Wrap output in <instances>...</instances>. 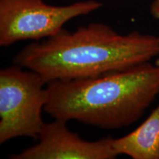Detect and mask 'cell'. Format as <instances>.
I'll return each instance as SVG.
<instances>
[{
    "label": "cell",
    "mask_w": 159,
    "mask_h": 159,
    "mask_svg": "<svg viewBox=\"0 0 159 159\" xmlns=\"http://www.w3.org/2000/svg\"><path fill=\"white\" fill-rule=\"evenodd\" d=\"M159 56V36L137 31L121 35L103 23L30 43L13 57L14 64L36 71L48 83L98 77L148 63Z\"/></svg>",
    "instance_id": "1"
},
{
    "label": "cell",
    "mask_w": 159,
    "mask_h": 159,
    "mask_svg": "<svg viewBox=\"0 0 159 159\" xmlns=\"http://www.w3.org/2000/svg\"><path fill=\"white\" fill-rule=\"evenodd\" d=\"M150 14L154 19L159 20V0H154L151 4Z\"/></svg>",
    "instance_id": "7"
},
{
    "label": "cell",
    "mask_w": 159,
    "mask_h": 159,
    "mask_svg": "<svg viewBox=\"0 0 159 159\" xmlns=\"http://www.w3.org/2000/svg\"><path fill=\"white\" fill-rule=\"evenodd\" d=\"M113 147L117 155L133 159H159V105L136 129L119 139Z\"/></svg>",
    "instance_id": "6"
},
{
    "label": "cell",
    "mask_w": 159,
    "mask_h": 159,
    "mask_svg": "<svg viewBox=\"0 0 159 159\" xmlns=\"http://www.w3.org/2000/svg\"><path fill=\"white\" fill-rule=\"evenodd\" d=\"M44 111L54 119L113 130L134 124L159 95V59L98 77L47 85Z\"/></svg>",
    "instance_id": "2"
},
{
    "label": "cell",
    "mask_w": 159,
    "mask_h": 159,
    "mask_svg": "<svg viewBox=\"0 0 159 159\" xmlns=\"http://www.w3.org/2000/svg\"><path fill=\"white\" fill-rule=\"evenodd\" d=\"M64 120L55 119L45 123L39 142L11 159H113L118 156L113 147L112 137L86 141L66 127Z\"/></svg>",
    "instance_id": "5"
},
{
    "label": "cell",
    "mask_w": 159,
    "mask_h": 159,
    "mask_svg": "<svg viewBox=\"0 0 159 159\" xmlns=\"http://www.w3.org/2000/svg\"><path fill=\"white\" fill-rule=\"evenodd\" d=\"M102 6L96 0L65 6L50 5L43 0H0V46L54 36L71 19L88 15Z\"/></svg>",
    "instance_id": "4"
},
{
    "label": "cell",
    "mask_w": 159,
    "mask_h": 159,
    "mask_svg": "<svg viewBox=\"0 0 159 159\" xmlns=\"http://www.w3.org/2000/svg\"><path fill=\"white\" fill-rule=\"evenodd\" d=\"M15 64L0 70V144L38 139L44 126L41 112L48 101L47 82L36 71Z\"/></svg>",
    "instance_id": "3"
}]
</instances>
